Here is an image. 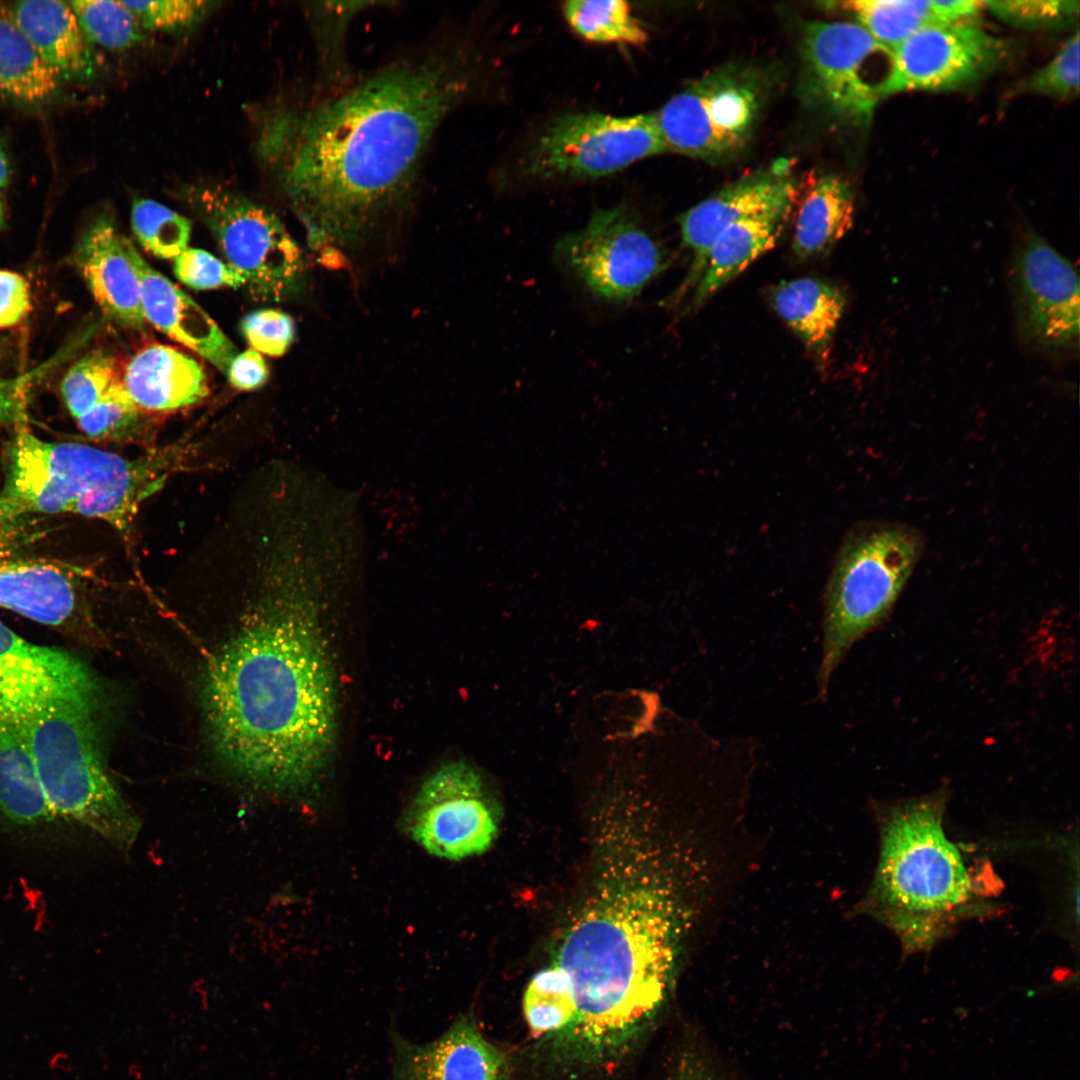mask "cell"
I'll return each instance as SVG.
<instances>
[{"mask_svg": "<svg viewBox=\"0 0 1080 1080\" xmlns=\"http://www.w3.org/2000/svg\"><path fill=\"white\" fill-rule=\"evenodd\" d=\"M1079 32L1070 36L1053 59L1028 81L1032 92L1059 98L1072 97L1079 90Z\"/></svg>", "mask_w": 1080, "mask_h": 1080, "instance_id": "obj_40", "label": "cell"}, {"mask_svg": "<svg viewBox=\"0 0 1080 1080\" xmlns=\"http://www.w3.org/2000/svg\"><path fill=\"white\" fill-rule=\"evenodd\" d=\"M10 178V164L4 148L0 145V189L5 187Z\"/></svg>", "mask_w": 1080, "mask_h": 1080, "instance_id": "obj_46", "label": "cell"}, {"mask_svg": "<svg viewBox=\"0 0 1080 1080\" xmlns=\"http://www.w3.org/2000/svg\"><path fill=\"white\" fill-rule=\"evenodd\" d=\"M999 18L1022 26H1040L1069 20L1078 14L1077 1H985Z\"/></svg>", "mask_w": 1080, "mask_h": 1080, "instance_id": "obj_41", "label": "cell"}, {"mask_svg": "<svg viewBox=\"0 0 1080 1080\" xmlns=\"http://www.w3.org/2000/svg\"><path fill=\"white\" fill-rule=\"evenodd\" d=\"M73 696H96L88 668L61 649L25 640L0 621V711L27 716Z\"/></svg>", "mask_w": 1080, "mask_h": 1080, "instance_id": "obj_18", "label": "cell"}, {"mask_svg": "<svg viewBox=\"0 0 1080 1080\" xmlns=\"http://www.w3.org/2000/svg\"><path fill=\"white\" fill-rule=\"evenodd\" d=\"M678 1064L674 1080H721L711 1060L700 1049H688Z\"/></svg>", "mask_w": 1080, "mask_h": 1080, "instance_id": "obj_45", "label": "cell"}, {"mask_svg": "<svg viewBox=\"0 0 1080 1080\" xmlns=\"http://www.w3.org/2000/svg\"><path fill=\"white\" fill-rule=\"evenodd\" d=\"M378 2H310L305 7L317 56L314 89L342 86L354 75L347 53L348 34L358 14Z\"/></svg>", "mask_w": 1080, "mask_h": 1080, "instance_id": "obj_29", "label": "cell"}, {"mask_svg": "<svg viewBox=\"0 0 1080 1080\" xmlns=\"http://www.w3.org/2000/svg\"><path fill=\"white\" fill-rule=\"evenodd\" d=\"M915 529L881 523L844 544L827 586L822 658L817 675L825 698L830 679L852 646L887 618L922 552Z\"/></svg>", "mask_w": 1080, "mask_h": 1080, "instance_id": "obj_7", "label": "cell"}, {"mask_svg": "<svg viewBox=\"0 0 1080 1080\" xmlns=\"http://www.w3.org/2000/svg\"><path fill=\"white\" fill-rule=\"evenodd\" d=\"M803 93L837 124L864 127L881 100L878 61L890 54L859 24L814 21L803 31Z\"/></svg>", "mask_w": 1080, "mask_h": 1080, "instance_id": "obj_12", "label": "cell"}, {"mask_svg": "<svg viewBox=\"0 0 1080 1080\" xmlns=\"http://www.w3.org/2000/svg\"><path fill=\"white\" fill-rule=\"evenodd\" d=\"M798 184L786 159L725 185L679 217L683 244L692 253V264L676 300L696 286L709 250L716 238L733 223L796 201Z\"/></svg>", "mask_w": 1080, "mask_h": 1080, "instance_id": "obj_16", "label": "cell"}, {"mask_svg": "<svg viewBox=\"0 0 1080 1080\" xmlns=\"http://www.w3.org/2000/svg\"><path fill=\"white\" fill-rule=\"evenodd\" d=\"M771 303L802 341L817 367L826 369L846 304L841 290L816 278H797L778 284L771 293Z\"/></svg>", "mask_w": 1080, "mask_h": 1080, "instance_id": "obj_25", "label": "cell"}, {"mask_svg": "<svg viewBox=\"0 0 1080 1080\" xmlns=\"http://www.w3.org/2000/svg\"><path fill=\"white\" fill-rule=\"evenodd\" d=\"M797 209L792 250L799 260L821 256L850 229L854 197L839 176H808Z\"/></svg>", "mask_w": 1080, "mask_h": 1080, "instance_id": "obj_27", "label": "cell"}, {"mask_svg": "<svg viewBox=\"0 0 1080 1080\" xmlns=\"http://www.w3.org/2000/svg\"><path fill=\"white\" fill-rule=\"evenodd\" d=\"M768 80L757 68L729 64L692 82L654 113L667 151L710 162L734 157L753 134Z\"/></svg>", "mask_w": 1080, "mask_h": 1080, "instance_id": "obj_10", "label": "cell"}, {"mask_svg": "<svg viewBox=\"0 0 1080 1080\" xmlns=\"http://www.w3.org/2000/svg\"><path fill=\"white\" fill-rule=\"evenodd\" d=\"M20 520L0 503V607L43 625L63 626L77 607L73 577L63 565L28 549Z\"/></svg>", "mask_w": 1080, "mask_h": 1080, "instance_id": "obj_17", "label": "cell"}, {"mask_svg": "<svg viewBox=\"0 0 1080 1080\" xmlns=\"http://www.w3.org/2000/svg\"><path fill=\"white\" fill-rule=\"evenodd\" d=\"M666 151L654 113L575 112L552 119L538 132L519 169L524 179L537 184L587 181Z\"/></svg>", "mask_w": 1080, "mask_h": 1080, "instance_id": "obj_9", "label": "cell"}, {"mask_svg": "<svg viewBox=\"0 0 1080 1080\" xmlns=\"http://www.w3.org/2000/svg\"><path fill=\"white\" fill-rule=\"evenodd\" d=\"M25 718L0 711V823L10 828L35 827L56 818L39 783Z\"/></svg>", "mask_w": 1080, "mask_h": 1080, "instance_id": "obj_24", "label": "cell"}, {"mask_svg": "<svg viewBox=\"0 0 1080 1080\" xmlns=\"http://www.w3.org/2000/svg\"><path fill=\"white\" fill-rule=\"evenodd\" d=\"M131 227L138 243L161 259H175L188 248L190 221L152 199L138 198L131 207Z\"/></svg>", "mask_w": 1080, "mask_h": 1080, "instance_id": "obj_33", "label": "cell"}, {"mask_svg": "<svg viewBox=\"0 0 1080 1080\" xmlns=\"http://www.w3.org/2000/svg\"><path fill=\"white\" fill-rule=\"evenodd\" d=\"M842 9L889 51L917 30L942 24L935 0H852Z\"/></svg>", "mask_w": 1080, "mask_h": 1080, "instance_id": "obj_30", "label": "cell"}, {"mask_svg": "<svg viewBox=\"0 0 1080 1080\" xmlns=\"http://www.w3.org/2000/svg\"><path fill=\"white\" fill-rule=\"evenodd\" d=\"M392 1080H509L505 1053L464 1014L437 1039L414 1044L395 1034Z\"/></svg>", "mask_w": 1080, "mask_h": 1080, "instance_id": "obj_19", "label": "cell"}, {"mask_svg": "<svg viewBox=\"0 0 1080 1080\" xmlns=\"http://www.w3.org/2000/svg\"><path fill=\"white\" fill-rule=\"evenodd\" d=\"M30 311L29 285L20 274L0 270V328L22 321Z\"/></svg>", "mask_w": 1080, "mask_h": 1080, "instance_id": "obj_43", "label": "cell"}, {"mask_svg": "<svg viewBox=\"0 0 1080 1080\" xmlns=\"http://www.w3.org/2000/svg\"><path fill=\"white\" fill-rule=\"evenodd\" d=\"M555 256L586 292L616 305L631 302L667 265L659 242L625 205L594 210L558 241Z\"/></svg>", "mask_w": 1080, "mask_h": 1080, "instance_id": "obj_11", "label": "cell"}, {"mask_svg": "<svg viewBox=\"0 0 1080 1080\" xmlns=\"http://www.w3.org/2000/svg\"><path fill=\"white\" fill-rule=\"evenodd\" d=\"M564 17L581 38L605 44L642 45L648 35L623 0H572L563 5Z\"/></svg>", "mask_w": 1080, "mask_h": 1080, "instance_id": "obj_32", "label": "cell"}, {"mask_svg": "<svg viewBox=\"0 0 1080 1080\" xmlns=\"http://www.w3.org/2000/svg\"><path fill=\"white\" fill-rule=\"evenodd\" d=\"M4 9L62 82L95 77V54L69 2L19 1Z\"/></svg>", "mask_w": 1080, "mask_h": 1080, "instance_id": "obj_23", "label": "cell"}, {"mask_svg": "<svg viewBox=\"0 0 1080 1080\" xmlns=\"http://www.w3.org/2000/svg\"><path fill=\"white\" fill-rule=\"evenodd\" d=\"M89 437L100 440L143 442L147 420L120 380L82 417L76 420Z\"/></svg>", "mask_w": 1080, "mask_h": 1080, "instance_id": "obj_35", "label": "cell"}, {"mask_svg": "<svg viewBox=\"0 0 1080 1080\" xmlns=\"http://www.w3.org/2000/svg\"><path fill=\"white\" fill-rule=\"evenodd\" d=\"M793 205L777 207L741 219L716 238L693 289L689 304L692 310L703 305L751 262L774 246Z\"/></svg>", "mask_w": 1080, "mask_h": 1080, "instance_id": "obj_26", "label": "cell"}, {"mask_svg": "<svg viewBox=\"0 0 1080 1080\" xmlns=\"http://www.w3.org/2000/svg\"><path fill=\"white\" fill-rule=\"evenodd\" d=\"M945 791L885 809L868 910L894 931L906 952L930 949L976 912L984 886L943 827Z\"/></svg>", "mask_w": 1080, "mask_h": 1080, "instance_id": "obj_5", "label": "cell"}, {"mask_svg": "<svg viewBox=\"0 0 1080 1080\" xmlns=\"http://www.w3.org/2000/svg\"><path fill=\"white\" fill-rule=\"evenodd\" d=\"M240 330L252 349L271 357L283 355L295 337L293 319L280 310L270 308L245 315Z\"/></svg>", "mask_w": 1080, "mask_h": 1080, "instance_id": "obj_39", "label": "cell"}, {"mask_svg": "<svg viewBox=\"0 0 1080 1080\" xmlns=\"http://www.w3.org/2000/svg\"><path fill=\"white\" fill-rule=\"evenodd\" d=\"M126 239L113 218L102 214L81 234L73 261L104 315L122 327L141 330L146 321L140 284L127 253Z\"/></svg>", "mask_w": 1080, "mask_h": 1080, "instance_id": "obj_20", "label": "cell"}, {"mask_svg": "<svg viewBox=\"0 0 1080 1080\" xmlns=\"http://www.w3.org/2000/svg\"><path fill=\"white\" fill-rule=\"evenodd\" d=\"M478 76L471 47L446 28L340 87L260 112L257 158L313 245L358 241L416 196L432 141Z\"/></svg>", "mask_w": 1080, "mask_h": 1080, "instance_id": "obj_1", "label": "cell"}, {"mask_svg": "<svg viewBox=\"0 0 1080 1080\" xmlns=\"http://www.w3.org/2000/svg\"><path fill=\"white\" fill-rule=\"evenodd\" d=\"M230 384L240 391H254L262 387L269 376L266 361L252 348L237 353L226 372Z\"/></svg>", "mask_w": 1080, "mask_h": 1080, "instance_id": "obj_44", "label": "cell"}, {"mask_svg": "<svg viewBox=\"0 0 1080 1080\" xmlns=\"http://www.w3.org/2000/svg\"><path fill=\"white\" fill-rule=\"evenodd\" d=\"M95 704L96 696L52 700L26 716L27 738L55 817L77 822L128 851L141 824L102 761L92 718Z\"/></svg>", "mask_w": 1080, "mask_h": 1080, "instance_id": "obj_6", "label": "cell"}, {"mask_svg": "<svg viewBox=\"0 0 1080 1080\" xmlns=\"http://www.w3.org/2000/svg\"><path fill=\"white\" fill-rule=\"evenodd\" d=\"M62 81L0 8V100L42 107L61 93Z\"/></svg>", "mask_w": 1080, "mask_h": 1080, "instance_id": "obj_28", "label": "cell"}, {"mask_svg": "<svg viewBox=\"0 0 1080 1080\" xmlns=\"http://www.w3.org/2000/svg\"><path fill=\"white\" fill-rule=\"evenodd\" d=\"M126 249L139 280L145 321L226 375L237 354L233 342L202 307L151 267L128 238Z\"/></svg>", "mask_w": 1080, "mask_h": 1080, "instance_id": "obj_21", "label": "cell"}, {"mask_svg": "<svg viewBox=\"0 0 1080 1080\" xmlns=\"http://www.w3.org/2000/svg\"><path fill=\"white\" fill-rule=\"evenodd\" d=\"M1012 282L1019 331L1034 345L1071 346L1079 335V280L1071 263L1031 235L1016 251Z\"/></svg>", "mask_w": 1080, "mask_h": 1080, "instance_id": "obj_15", "label": "cell"}, {"mask_svg": "<svg viewBox=\"0 0 1080 1080\" xmlns=\"http://www.w3.org/2000/svg\"><path fill=\"white\" fill-rule=\"evenodd\" d=\"M1003 42L970 22L925 26L889 56L881 99L907 91H946L967 86L997 66Z\"/></svg>", "mask_w": 1080, "mask_h": 1080, "instance_id": "obj_14", "label": "cell"}, {"mask_svg": "<svg viewBox=\"0 0 1080 1080\" xmlns=\"http://www.w3.org/2000/svg\"><path fill=\"white\" fill-rule=\"evenodd\" d=\"M203 688L208 734L234 774L272 793L312 782L336 727L332 664L312 618L262 606L213 659Z\"/></svg>", "mask_w": 1080, "mask_h": 1080, "instance_id": "obj_2", "label": "cell"}, {"mask_svg": "<svg viewBox=\"0 0 1080 1080\" xmlns=\"http://www.w3.org/2000/svg\"><path fill=\"white\" fill-rule=\"evenodd\" d=\"M3 225H4V207H3L2 200L0 198V229L2 228Z\"/></svg>", "mask_w": 1080, "mask_h": 1080, "instance_id": "obj_47", "label": "cell"}, {"mask_svg": "<svg viewBox=\"0 0 1080 1080\" xmlns=\"http://www.w3.org/2000/svg\"><path fill=\"white\" fill-rule=\"evenodd\" d=\"M64 359L58 352L40 366L12 378L0 379V424L26 422L28 395L32 384Z\"/></svg>", "mask_w": 1080, "mask_h": 1080, "instance_id": "obj_42", "label": "cell"}, {"mask_svg": "<svg viewBox=\"0 0 1080 1080\" xmlns=\"http://www.w3.org/2000/svg\"><path fill=\"white\" fill-rule=\"evenodd\" d=\"M136 16L144 30L175 32L198 23L210 9V2L201 0L123 1Z\"/></svg>", "mask_w": 1080, "mask_h": 1080, "instance_id": "obj_38", "label": "cell"}, {"mask_svg": "<svg viewBox=\"0 0 1080 1080\" xmlns=\"http://www.w3.org/2000/svg\"><path fill=\"white\" fill-rule=\"evenodd\" d=\"M177 195L209 229L251 296L280 301L300 288L302 252L271 209L220 184H186Z\"/></svg>", "mask_w": 1080, "mask_h": 1080, "instance_id": "obj_8", "label": "cell"}, {"mask_svg": "<svg viewBox=\"0 0 1080 1080\" xmlns=\"http://www.w3.org/2000/svg\"><path fill=\"white\" fill-rule=\"evenodd\" d=\"M120 382L144 412L186 408L199 403L209 393L202 364L163 344H151L136 352L126 363Z\"/></svg>", "mask_w": 1080, "mask_h": 1080, "instance_id": "obj_22", "label": "cell"}, {"mask_svg": "<svg viewBox=\"0 0 1080 1080\" xmlns=\"http://www.w3.org/2000/svg\"><path fill=\"white\" fill-rule=\"evenodd\" d=\"M645 847L613 854L570 923L555 964L569 976L576 1016L553 1039L565 1058L624 1052L654 1020L672 987L682 909Z\"/></svg>", "mask_w": 1080, "mask_h": 1080, "instance_id": "obj_3", "label": "cell"}, {"mask_svg": "<svg viewBox=\"0 0 1080 1080\" xmlns=\"http://www.w3.org/2000/svg\"><path fill=\"white\" fill-rule=\"evenodd\" d=\"M523 1012L535 1038L552 1040L566 1031L576 1016L568 974L555 963L538 971L526 987Z\"/></svg>", "mask_w": 1080, "mask_h": 1080, "instance_id": "obj_31", "label": "cell"}, {"mask_svg": "<svg viewBox=\"0 0 1080 1080\" xmlns=\"http://www.w3.org/2000/svg\"><path fill=\"white\" fill-rule=\"evenodd\" d=\"M174 275L195 290L245 287L243 276L227 262L199 248H187L174 259Z\"/></svg>", "mask_w": 1080, "mask_h": 1080, "instance_id": "obj_37", "label": "cell"}, {"mask_svg": "<svg viewBox=\"0 0 1080 1080\" xmlns=\"http://www.w3.org/2000/svg\"><path fill=\"white\" fill-rule=\"evenodd\" d=\"M411 837L430 854L460 860L486 851L499 813L480 774L463 762L441 766L418 790L407 816Z\"/></svg>", "mask_w": 1080, "mask_h": 1080, "instance_id": "obj_13", "label": "cell"}, {"mask_svg": "<svg viewBox=\"0 0 1080 1080\" xmlns=\"http://www.w3.org/2000/svg\"><path fill=\"white\" fill-rule=\"evenodd\" d=\"M184 441L137 458L78 442L46 441L26 422L6 448L0 503L11 515L75 514L107 522L130 540L140 506L176 472L190 451Z\"/></svg>", "mask_w": 1080, "mask_h": 1080, "instance_id": "obj_4", "label": "cell"}, {"mask_svg": "<svg viewBox=\"0 0 1080 1080\" xmlns=\"http://www.w3.org/2000/svg\"><path fill=\"white\" fill-rule=\"evenodd\" d=\"M120 380L115 358L95 351L74 363L61 382V394L75 420L87 413Z\"/></svg>", "mask_w": 1080, "mask_h": 1080, "instance_id": "obj_36", "label": "cell"}, {"mask_svg": "<svg viewBox=\"0 0 1080 1080\" xmlns=\"http://www.w3.org/2000/svg\"><path fill=\"white\" fill-rule=\"evenodd\" d=\"M69 3L90 43L121 51L138 45L145 38L136 16L122 1L77 0Z\"/></svg>", "mask_w": 1080, "mask_h": 1080, "instance_id": "obj_34", "label": "cell"}]
</instances>
